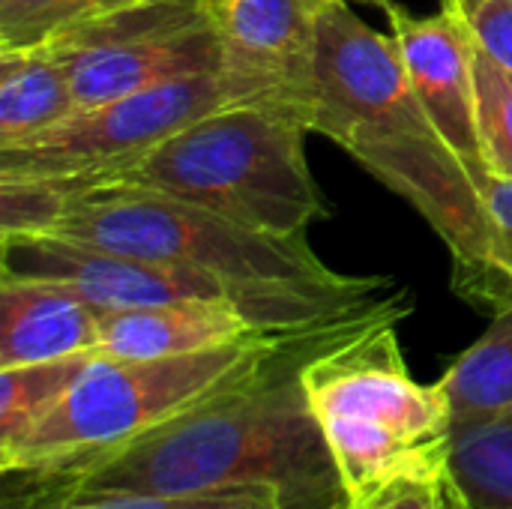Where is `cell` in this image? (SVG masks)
I'll return each instance as SVG.
<instances>
[{
    "label": "cell",
    "mask_w": 512,
    "mask_h": 509,
    "mask_svg": "<svg viewBox=\"0 0 512 509\" xmlns=\"http://www.w3.org/2000/svg\"><path fill=\"white\" fill-rule=\"evenodd\" d=\"M99 354H78L48 363L0 369V456L51 414Z\"/></svg>",
    "instance_id": "e0dca14e"
},
{
    "label": "cell",
    "mask_w": 512,
    "mask_h": 509,
    "mask_svg": "<svg viewBox=\"0 0 512 509\" xmlns=\"http://www.w3.org/2000/svg\"><path fill=\"white\" fill-rule=\"evenodd\" d=\"M324 0H213L222 69L306 126L315 102V42ZM312 132V129H309Z\"/></svg>",
    "instance_id": "8fae6325"
},
{
    "label": "cell",
    "mask_w": 512,
    "mask_h": 509,
    "mask_svg": "<svg viewBox=\"0 0 512 509\" xmlns=\"http://www.w3.org/2000/svg\"><path fill=\"white\" fill-rule=\"evenodd\" d=\"M390 36L399 45L408 81L447 147L480 177H492L480 138L477 39L456 0H441L435 15H414L393 3Z\"/></svg>",
    "instance_id": "30bf717a"
},
{
    "label": "cell",
    "mask_w": 512,
    "mask_h": 509,
    "mask_svg": "<svg viewBox=\"0 0 512 509\" xmlns=\"http://www.w3.org/2000/svg\"><path fill=\"white\" fill-rule=\"evenodd\" d=\"M486 252L477 273L456 291L474 309L492 315L512 306V177L492 174L483 192Z\"/></svg>",
    "instance_id": "ac0fdd59"
},
{
    "label": "cell",
    "mask_w": 512,
    "mask_h": 509,
    "mask_svg": "<svg viewBox=\"0 0 512 509\" xmlns=\"http://www.w3.org/2000/svg\"><path fill=\"white\" fill-rule=\"evenodd\" d=\"M441 387L450 396L453 426L512 411V306L447 369Z\"/></svg>",
    "instance_id": "9a60e30c"
},
{
    "label": "cell",
    "mask_w": 512,
    "mask_h": 509,
    "mask_svg": "<svg viewBox=\"0 0 512 509\" xmlns=\"http://www.w3.org/2000/svg\"><path fill=\"white\" fill-rule=\"evenodd\" d=\"M21 509H288V504L276 486L252 483L195 495H102L30 504Z\"/></svg>",
    "instance_id": "ffe728a7"
},
{
    "label": "cell",
    "mask_w": 512,
    "mask_h": 509,
    "mask_svg": "<svg viewBox=\"0 0 512 509\" xmlns=\"http://www.w3.org/2000/svg\"><path fill=\"white\" fill-rule=\"evenodd\" d=\"M147 0H0V51L36 48L72 27Z\"/></svg>",
    "instance_id": "d6986e66"
},
{
    "label": "cell",
    "mask_w": 512,
    "mask_h": 509,
    "mask_svg": "<svg viewBox=\"0 0 512 509\" xmlns=\"http://www.w3.org/2000/svg\"><path fill=\"white\" fill-rule=\"evenodd\" d=\"M477 45L512 75V0H456Z\"/></svg>",
    "instance_id": "7402d4cb"
},
{
    "label": "cell",
    "mask_w": 512,
    "mask_h": 509,
    "mask_svg": "<svg viewBox=\"0 0 512 509\" xmlns=\"http://www.w3.org/2000/svg\"><path fill=\"white\" fill-rule=\"evenodd\" d=\"M360 509H468L456 480L447 474L432 483H402Z\"/></svg>",
    "instance_id": "603a6c76"
},
{
    "label": "cell",
    "mask_w": 512,
    "mask_h": 509,
    "mask_svg": "<svg viewBox=\"0 0 512 509\" xmlns=\"http://www.w3.org/2000/svg\"><path fill=\"white\" fill-rule=\"evenodd\" d=\"M282 336L288 333L159 360L96 357L63 402L0 456V471L42 480L123 447L249 375Z\"/></svg>",
    "instance_id": "8992f818"
},
{
    "label": "cell",
    "mask_w": 512,
    "mask_h": 509,
    "mask_svg": "<svg viewBox=\"0 0 512 509\" xmlns=\"http://www.w3.org/2000/svg\"><path fill=\"white\" fill-rule=\"evenodd\" d=\"M354 3H363V6H375V9H390L393 6V0H354Z\"/></svg>",
    "instance_id": "cb8c5ba5"
},
{
    "label": "cell",
    "mask_w": 512,
    "mask_h": 509,
    "mask_svg": "<svg viewBox=\"0 0 512 509\" xmlns=\"http://www.w3.org/2000/svg\"><path fill=\"white\" fill-rule=\"evenodd\" d=\"M306 135L297 114L240 102L183 126L135 165L81 183L150 189L261 234L306 237L330 216L306 159Z\"/></svg>",
    "instance_id": "5b68a950"
},
{
    "label": "cell",
    "mask_w": 512,
    "mask_h": 509,
    "mask_svg": "<svg viewBox=\"0 0 512 509\" xmlns=\"http://www.w3.org/2000/svg\"><path fill=\"white\" fill-rule=\"evenodd\" d=\"M102 318L66 285L0 279V369L96 354Z\"/></svg>",
    "instance_id": "7c38bea8"
},
{
    "label": "cell",
    "mask_w": 512,
    "mask_h": 509,
    "mask_svg": "<svg viewBox=\"0 0 512 509\" xmlns=\"http://www.w3.org/2000/svg\"><path fill=\"white\" fill-rule=\"evenodd\" d=\"M468 509H471V507H468Z\"/></svg>",
    "instance_id": "d4e9b609"
},
{
    "label": "cell",
    "mask_w": 512,
    "mask_h": 509,
    "mask_svg": "<svg viewBox=\"0 0 512 509\" xmlns=\"http://www.w3.org/2000/svg\"><path fill=\"white\" fill-rule=\"evenodd\" d=\"M309 129L336 141L432 225L453 261V291L477 273L486 252L489 177L474 174L447 147L411 90L396 39L345 0H324L318 15Z\"/></svg>",
    "instance_id": "7a4b0ae2"
},
{
    "label": "cell",
    "mask_w": 512,
    "mask_h": 509,
    "mask_svg": "<svg viewBox=\"0 0 512 509\" xmlns=\"http://www.w3.org/2000/svg\"><path fill=\"white\" fill-rule=\"evenodd\" d=\"M42 45L66 63L78 108L222 72L225 63L213 0H147Z\"/></svg>",
    "instance_id": "ba28073f"
},
{
    "label": "cell",
    "mask_w": 512,
    "mask_h": 509,
    "mask_svg": "<svg viewBox=\"0 0 512 509\" xmlns=\"http://www.w3.org/2000/svg\"><path fill=\"white\" fill-rule=\"evenodd\" d=\"M78 111L69 69L54 51L45 45L0 51V150L42 135Z\"/></svg>",
    "instance_id": "5bb4252c"
},
{
    "label": "cell",
    "mask_w": 512,
    "mask_h": 509,
    "mask_svg": "<svg viewBox=\"0 0 512 509\" xmlns=\"http://www.w3.org/2000/svg\"><path fill=\"white\" fill-rule=\"evenodd\" d=\"M255 336L267 333L237 303L180 300L105 312L96 354L108 360H159L198 354Z\"/></svg>",
    "instance_id": "4fadbf2b"
},
{
    "label": "cell",
    "mask_w": 512,
    "mask_h": 509,
    "mask_svg": "<svg viewBox=\"0 0 512 509\" xmlns=\"http://www.w3.org/2000/svg\"><path fill=\"white\" fill-rule=\"evenodd\" d=\"M240 102L267 99L258 87L222 69L81 108L60 126L24 144L3 147L0 177H108L135 165L204 114Z\"/></svg>",
    "instance_id": "52a82bcc"
},
{
    "label": "cell",
    "mask_w": 512,
    "mask_h": 509,
    "mask_svg": "<svg viewBox=\"0 0 512 509\" xmlns=\"http://www.w3.org/2000/svg\"><path fill=\"white\" fill-rule=\"evenodd\" d=\"M0 279L57 282L102 312L180 300H228L264 330L255 303L219 276L54 234H0Z\"/></svg>",
    "instance_id": "9c48e42d"
},
{
    "label": "cell",
    "mask_w": 512,
    "mask_h": 509,
    "mask_svg": "<svg viewBox=\"0 0 512 509\" xmlns=\"http://www.w3.org/2000/svg\"><path fill=\"white\" fill-rule=\"evenodd\" d=\"M480 138L492 174L512 177V75L477 45Z\"/></svg>",
    "instance_id": "44dd1931"
},
{
    "label": "cell",
    "mask_w": 512,
    "mask_h": 509,
    "mask_svg": "<svg viewBox=\"0 0 512 509\" xmlns=\"http://www.w3.org/2000/svg\"><path fill=\"white\" fill-rule=\"evenodd\" d=\"M408 312L405 291L384 294L303 366V390L348 509L393 486L450 474V396L441 381L420 384L411 375L396 333Z\"/></svg>",
    "instance_id": "277c9868"
},
{
    "label": "cell",
    "mask_w": 512,
    "mask_h": 509,
    "mask_svg": "<svg viewBox=\"0 0 512 509\" xmlns=\"http://www.w3.org/2000/svg\"><path fill=\"white\" fill-rule=\"evenodd\" d=\"M51 180L63 192V210L45 234L219 276L255 303L267 333L357 315L390 285L384 276L336 273L315 255L309 237L261 234L150 189Z\"/></svg>",
    "instance_id": "3957f363"
},
{
    "label": "cell",
    "mask_w": 512,
    "mask_h": 509,
    "mask_svg": "<svg viewBox=\"0 0 512 509\" xmlns=\"http://www.w3.org/2000/svg\"><path fill=\"white\" fill-rule=\"evenodd\" d=\"M363 312L282 336L261 366L195 408L123 447L42 477L45 492L33 504L102 495H195L264 483L285 495L288 509H348L303 390V366Z\"/></svg>",
    "instance_id": "6da1fadb"
},
{
    "label": "cell",
    "mask_w": 512,
    "mask_h": 509,
    "mask_svg": "<svg viewBox=\"0 0 512 509\" xmlns=\"http://www.w3.org/2000/svg\"><path fill=\"white\" fill-rule=\"evenodd\" d=\"M450 477L471 509H512V411L453 426Z\"/></svg>",
    "instance_id": "2e32d148"
}]
</instances>
